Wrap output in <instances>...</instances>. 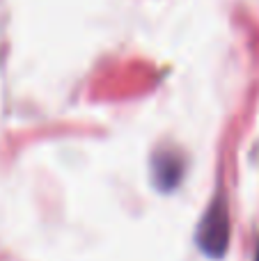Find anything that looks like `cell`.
Segmentation results:
<instances>
[{"label":"cell","instance_id":"1","mask_svg":"<svg viewBox=\"0 0 259 261\" xmlns=\"http://www.w3.org/2000/svg\"><path fill=\"white\" fill-rule=\"evenodd\" d=\"M227 236H229V222H227V208L225 204H216L206 218L202 220L200 231H197V243L211 257H220L227 248Z\"/></svg>","mask_w":259,"mask_h":261},{"label":"cell","instance_id":"2","mask_svg":"<svg viewBox=\"0 0 259 261\" xmlns=\"http://www.w3.org/2000/svg\"><path fill=\"white\" fill-rule=\"evenodd\" d=\"M255 261H259V243H257V252H255Z\"/></svg>","mask_w":259,"mask_h":261}]
</instances>
